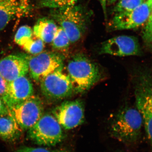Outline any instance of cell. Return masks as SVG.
Masks as SVG:
<instances>
[{
	"mask_svg": "<svg viewBox=\"0 0 152 152\" xmlns=\"http://www.w3.org/2000/svg\"><path fill=\"white\" fill-rule=\"evenodd\" d=\"M67 73L70 80L73 92L84 93L101 78L99 67L83 54H76L68 62Z\"/></svg>",
	"mask_w": 152,
	"mask_h": 152,
	"instance_id": "obj_1",
	"label": "cell"
},
{
	"mask_svg": "<svg viewBox=\"0 0 152 152\" xmlns=\"http://www.w3.org/2000/svg\"><path fill=\"white\" fill-rule=\"evenodd\" d=\"M142 118L137 108L125 107L115 116L111 125L112 135L120 142L135 143L141 136Z\"/></svg>",
	"mask_w": 152,
	"mask_h": 152,
	"instance_id": "obj_2",
	"label": "cell"
},
{
	"mask_svg": "<svg viewBox=\"0 0 152 152\" xmlns=\"http://www.w3.org/2000/svg\"><path fill=\"white\" fill-rule=\"evenodd\" d=\"M134 89L136 108L142 118L148 139L152 145V72L140 69L135 72Z\"/></svg>",
	"mask_w": 152,
	"mask_h": 152,
	"instance_id": "obj_3",
	"label": "cell"
},
{
	"mask_svg": "<svg viewBox=\"0 0 152 152\" xmlns=\"http://www.w3.org/2000/svg\"><path fill=\"white\" fill-rule=\"evenodd\" d=\"M51 16L67 35L71 43L82 38L87 27L86 18L81 9L75 5L54 9Z\"/></svg>",
	"mask_w": 152,
	"mask_h": 152,
	"instance_id": "obj_4",
	"label": "cell"
},
{
	"mask_svg": "<svg viewBox=\"0 0 152 152\" xmlns=\"http://www.w3.org/2000/svg\"><path fill=\"white\" fill-rule=\"evenodd\" d=\"M28 136L35 143L45 146L56 145L64 138L61 126L53 115L48 113L44 114L28 130Z\"/></svg>",
	"mask_w": 152,
	"mask_h": 152,
	"instance_id": "obj_5",
	"label": "cell"
},
{
	"mask_svg": "<svg viewBox=\"0 0 152 152\" xmlns=\"http://www.w3.org/2000/svg\"><path fill=\"white\" fill-rule=\"evenodd\" d=\"M27 57L30 76L37 82H40L49 74L64 66L65 59L64 55L56 51L42 52Z\"/></svg>",
	"mask_w": 152,
	"mask_h": 152,
	"instance_id": "obj_6",
	"label": "cell"
},
{
	"mask_svg": "<svg viewBox=\"0 0 152 152\" xmlns=\"http://www.w3.org/2000/svg\"><path fill=\"white\" fill-rule=\"evenodd\" d=\"M40 83L42 93L49 100L62 99L74 92L69 77L64 72V66L46 76Z\"/></svg>",
	"mask_w": 152,
	"mask_h": 152,
	"instance_id": "obj_7",
	"label": "cell"
},
{
	"mask_svg": "<svg viewBox=\"0 0 152 152\" xmlns=\"http://www.w3.org/2000/svg\"><path fill=\"white\" fill-rule=\"evenodd\" d=\"M9 110L23 130L30 129L44 114L42 102L39 97L34 95Z\"/></svg>",
	"mask_w": 152,
	"mask_h": 152,
	"instance_id": "obj_8",
	"label": "cell"
},
{
	"mask_svg": "<svg viewBox=\"0 0 152 152\" xmlns=\"http://www.w3.org/2000/svg\"><path fill=\"white\" fill-rule=\"evenodd\" d=\"M52 113L65 129H72L84 122V105L80 100L65 101L55 107Z\"/></svg>",
	"mask_w": 152,
	"mask_h": 152,
	"instance_id": "obj_9",
	"label": "cell"
},
{
	"mask_svg": "<svg viewBox=\"0 0 152 152\" xmlns=\"http://www.w3.org/2000/svg\"><path fill=\"white\" fill-rule=\"evenodd\" d=\"M152 9V0H147L134 10L115 15L110 23L111 27L115 30L139 27L147 23Z\"/></svg>",
	"mask_w": 152,
	"mask_h": 152,
	"instance_id": "obj_10",
	"label": "cell"
},
{
	"mask_svg": "<svg viewBox=\"0 0 152 152\" xmlns=\"http://www.w3.org/2000/svg\"><path fill=\"white\" fill-rule=\"evenodd\" d=\"M100 53L123 57L140 56L142 53L137 38L123 35L114 37L104 42Z\"/></svg>",
	"mask_w": 152,
	"mask_h": 152,
	"instance_id": "obj_11",
	"label": "cell"
},
{
	"mask_svg": "<svg viewBox=\"0 0 152 152\" xmlns=\"http://www.w3.org/2000/svg\"><path fill=\"white\" fill-rule=\"evenodd\" d=\"M33 94L32 84L26 76H23L7 83L2 100L9 109L26 100Z\"/></svg>",
	"mask_w": 152,
	"mask_h": 152,
	"instance_id": "obj_12",
	"label": "cell"
},
{
	"mask_svg": "<svg viewBox=\"0 0 152 152\" xmlns=\"http://www.w3.org/2000/svg\"><path fill=\"white\" fill-rule=\"evenodd\" d=\"M28 72L27 55H11L0 60V75L7 83L26 76Z\"/></svg>",
	"mask_w": 152,
	"mask_h": 152,
	"instance_id": "obj_13",
	"label": "cell"
},
{
	"mask_svg": "<svg viewBox=\"0 0 152 152\" xmlns=\"http://www.w3.org/2000/svg\"><path fill=\"white\" fill-rule=\"evenodd\" d=\"M28 10L18 0H0V31L11 21L27 14Z\"/></svg>",
	"mask_w": 152,
	"mask_h": 152,
	"instance_id": "obj_14",
	"label": "cell"
},
{
	"mask_svg": "<svg viewBox=\"0 0 152 152\" xmlns=\"http://www.w3.org/2000/svg\"><path fill=\"white\" fill-rule=\"evenodd\" d=\"M22 130L10 111L0 116V137L4 140H18L21 135Z\"/></svg>",
	"mask_w": 152,
	"mask_h": 152,
	"instance_id": "obj_15",
	"label": "cell"
},
{
	"mask_svg": "<svg viewBox=\"0 0 152 152\" xmlns=\"http://www.w3.org/2000/svg\"><path fill=\"white\" fill-rule=\"evenodd\" d=\"M58 26L54 20L41 18L34 26L33 34L36 37L46 43H51L57 32Z\"/></svg>",
	"mask_w": 152,
	"mask_h": 152,
	"instance_id": "obj_16",
	"label": "cell"
},
{
	"mask_svg": "<svg viewBox=\"0 0 152 152\" xmlns=\"http://www.w3.org/2000/svg\"><path fill=\"white\" fill-rule=\"evenodd\" d=\"M51 43L53 48L57 51L56 52H58L67 50L71 42L65 31L59 26Z\"/></svg>",
	"mask_w": 152,
	"mask_h": 152,
	"instance_id": "obj_17",
	"label": "cell"
},
{
	"mask_svg": "<svg viewBox=\"0 0 152 152\" xmlns=\"http://www.w3.org/2000/svg\"><path fill=\"white\" fill-rule=\"evenodd\" d=\"M145 2L144 0H120L114 11L115 15L131 12Z\"/></svg>",
	"mask_w": 152,
	"mask_h": 152,
	"instance_id": "obj_18",
	"label": "cell"
},
{
	"mask_svg": "<svg viewBox=\"0 0 152 152\" xmlns=\"http://www.w3.org/2000/svg\"><path fill=\"white\" fill-rule=\"evenodd\" d=\"M77 1V0H37V3L41 7L56 9L75 5Z\"/></svg>",
	"mask_w": 152,
	"mask_h": 152,
	"instance_id": "obj_19",
	"label": "cell"
},
{
	"mask_svg": "<svg viewBox=\"0 0 152 152\" xmlns=\"http://www.w3.org/2000/svg\"><path fill=\"white\" fill-rule=\"evenodd\" d=\"M33 31L27 26H22L17 31L15 37L16 43L22 47L32 38Z\"/></svg>",
	"mask_w": 152,
	"mask_h": 152,
	"instance_id": "obj_20",
	"label": "cell"
},
{
	"mask_svg": "<svg viewBox=\"0 0 152 152\" xmlns=\"http://www.w3.org/2000/svg\"><path fill=\"white\" fill-rule=\"evenodd\" d=\"M23 48L29 53L37 55L43 52L45 48V42L39 38H37L36 39L32 38L23 46Z\"/></svg>",
	"mask_w": 152,
	"mask_h": 152,
	"instance_id": "obj_21",
	"label": "cell"
},
{
	"mask_svg": "<svg viewBox=\"0 0 152 152\" xmlns=\"http://www.w3.org/2000/svg\"><path fill=\"white\" fill-rule=\"evenodd\" d=\"M142 39L147 48L152 52V9L142 31Z\"/></svg>",
	"mask_w": 152,
	"mask_h": 152,
	"instance_id": "obj_22",
	"label": "cell"
},
{
	"mask_svg": "<svg viewBox=\"0 0 152 152\" xmlns=\"http://www.w3.org/2000/svg\"><path fill=\"white\" fill-rule=\"evenodd\" d=\"M15 152H69L64 149L49 150L43 148L22 147Z\"/></svg>",
	"mask_w": 152,
	"mask_h": 152,
	"instance_id": "obj_23",
	"label": "cell"
},
{
	"mask_svg": "<svg viewBox=\"0 0 152 152\" xmlns=\"http://www.w3.org/2000/svg\"><path fill=\"white\" fill-rule=\"evenodd\" d=\"M7 83L0 75V98L2 99L7 88Z\"/></svg>",
	"mask_w": 152,
	"mask_h": 152,
	"instance_id": "obj_24",
	"label": "cell"
},
{
	"mask_svg": "<svg viewBox=\"0 0 152 152\" xmlns=\"http://www.w3.org/2000/svg\"><path fill=\"white\" fill-rule=\"evenodd\" d=\"M9 113V109L1 99L0 98V116Z\"/></svg>",
	"mask_w": 152,
	"mask_h": 152,
	"instance_id": "obj_25",
	"label": "cell"
},
{
	"mask_svg": "<svg viewBox=\"0 0 152 152\" xmlns=\"http://www.w3.org/2000/svg\"><path fill=\"white\" fill-rule=\"evenodd\" d=\"M20 3L25 7L29 8L28 1L29 0H18Z\"/></svg>",
	"mask_w": 152,
	"mask_h": 152,
	"instance_id": "obj_26",
	"label": "cell"
},
{
	"mask_svg": "<svg viewBox=\"0 0 152 152\" xmlns=\"http://www.w3.org/2000/svg\"><path fill=\"white\" fill-rule=\"evenodd\" d=\"M109 4H113L117 1V0H107Z\"/></svg>",
	"mask_w": 152,
	"mask_h": 152,
	"instance_id": "obj_27",
	"label": "cell"
}]
</instances>
